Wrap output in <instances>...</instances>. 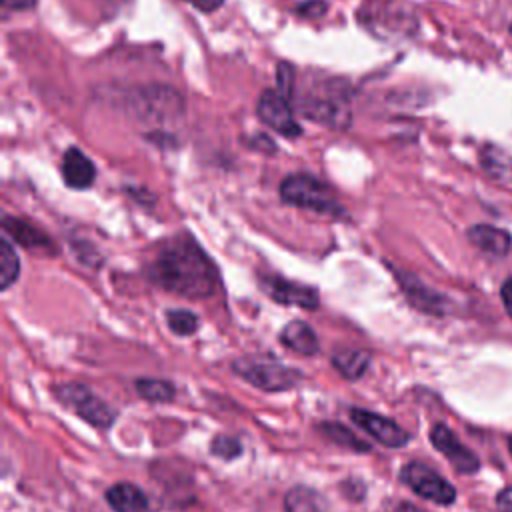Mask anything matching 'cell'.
Wrapping results in <instances>:
<instances>
[{
    "instance_id": "obj_1",
    "label": "cell",
    "mask_w": 512,
    "mask_h": 512,
    "mask_svg": "<svg viewBox=\"0 0 512 512\" xmlns=\"http://www.w3.org/2000/svg\"><path fill=\"white\" fill-rule=\"evenodd\" d=\"M154 284L182 296L208 298L218 286V270L188 234L168 240L148 268Z\"/></svg>"
},
{
    "instance_id": "obj_2",
    "label": "cell",
    "mask_w": 512,
    "mask_h": 512,
    "mask_svg": "<svg viewBox=\"0 0 512 512\" xmlns=\"http://www.w3.org/2000/svg\"><path fill=\"white\" fill-rule=\"evenodd\" d=\"M280 198H282V202H286L290 206L312 210L318 214L338 216L344 212L334 190L326 182H322L310 174L286 176L280 184Z\"/></svg>"
},
{
    "instance_id": "obj_3",
    "label": "cell",
    "mask_w": 512,
    "mask_h": 512,
    "mask_svg": "<svg viewBox=\"0 0 512 512\" xmlns=\"http://www.w3.org/2000/svg\"><path fill=\"white\" fill-rule=\"evenodd\" d=\"M232 370L248 384L266 392L290 390L304 378L298 368L282 364L276 358H240L232 362Z\"/></svg>"
},
{
    "instance_id": "obj_4",
    "label": "cell",
    "mask_w": 512,
    "mask_h": 512,
    "mask_svg": "<svg viewBox=\"0 0 512 512\" xmlns=\"http://www.w3.org/2000/svg\"><path fill=\"white\" fill-rule=\"evenodd\" d=\"M54 396L60 404L68 406L76 412L82 420L96 428H108L116 420V410L96 396L86 384L82 382H62L54 386Z\"/></svg>"
},
{
    "instance_id": "obj_5",
    "label": "cell",
    "mask_w": 512,
    "mask_h": 512,
    "mask_svg": "<svg viewBox=\"0 0 512 512\" xmlns=\"http://www.w3.org/2000/svg\"><path fill=\"white\" fill-rule=\"evenodd\" d=\"M400 480L420 498L440 506H450L456 500L454 486L436 470L422 462H408L400 470Z\"/></svg>"
},
{
    "instance_id": "obj_6",
    "label": "cell",
    "mask_w": 512,
    "mask_h": 512,
    "mask_svg": "<svg viewBox=\"0 0 512 512\" xmlns=\"http://www.w3.org/2000/svg\"><path fill=\"white\" fill-rule=\"evenodd\" d=\"M256 114L268 128H272L274 132H278L286 138H296L302 134L300 124H298L292 108L288 106V98L278 90L268 88L258 96Z\"/></svg>"
},
{
    "instance_id": "obj_7",
    "label": "cell",
    "mask_w": 512,
    "mask_h": 512,
    "mask_svg": "<svg viewBox=\"0 0 512 512\" xmlns=\"http://www.w3.org/2000/svg\"><path fill=\"white\" fill-rule=\"evenodd\" d=\"M260 288L268 298L284 306H300L306 310H314L320 304L318 292L312 286L286 280L278 274H260Z\"/></svg>"
},
{
    "instance_id": "obj_8",
    "label": "cell",
    "mask_w": 512,
    "mask_h": 512,
    "mask_svg": "<svg viewBox=\"0 0 512 512\" xmlns=\"http://www.w3.org/2000/svg\"><path fill=\"white\" fill-rule=\"evenodd\" d=\"M348 414H350V420L360 430H364L368 436H372L376 442L388 448H402L410 440V434L400 424H396L394 420L382 414H376L364 408H352Z\"/></svg>"
},
{
    "instance_id": "obj_9",
    "label": "cell",
    "mask_w": 512,
    "mask_h": 512,
    "mask_svg": "<svg viewBox=\"0 0 512 512\" xmlns=\"http://www.w3.org/2000/svg\"><path fill=\"white\" fill-rule=\"evenodd\" d=\"M430 442L440 454H444V458L452 464L456 472L474 474L480 468L476 454L468 450L446 424L438 422L430 428Z\"/></svg>"
},
{
    "instance_id": "obj_10",
    "label": "cell",
    "mask_w": 512,
    "mask_h": 512,
    "mask_svg": "<svg viewBox=\"0 0 512 512\" xmlns=\"http://www.w3.org/2000/svg\"><path fill=\"white\" fill-rule=\"evenodd\" d=\"M398 278V286L404 290L408 302L426 312V314H446L448 302L442 294L434 292L432 288H428L424 282H420V278L406 274V272H394Z\"/></svg>"
},
{
    "instance_id": "obj_11",
    "label": "cell",
    "mask_w": 512,
    "mask_h": 512,
    "mask_svg": "<svg viewBox=\"0 0 512 512\" xmlns=\"http://www.w3.org/2000/svg\"><path fill=\"white\" fill-rule=\"evenodd\" d=\"M4 236L12 238L16 244H20L26 250H34L40 254H56V244L36 226L30 222L16 218V216H4L2 218Z\"/></svg>"
},
{
    "instance_id": "obj_12",
    "label": "cell",
    "mask_w": 512,
    "mask_h": 512,
    "mask_svg": "<svg viewBox=\"0 0 512 512\" xmlns=\"http://www.w3.org/2000/svg\"><path fill=\"white\" fill-rule=\"evenodd\" d=\"M140 114L146 120H166L182 112V98L170 88H154V92H144L140 98Z\"/></svg>"
},
{
    "instance_id": "obj_13",
    "label": "cell",
    "mask_w": 512,
    "mask_h": 512,
    "mask_svg": "<svg viewBox=\"0 0 512 512\" xmlns=\"http://www.w3.org/2000/svg\"><path fill=\"white\" fill-rule=\"evenodd\" d=\"M302 114L314 122H322L332 128H346L350 124V112L348 106L342 100H330V98H308L306 102H300Z\"/></svg>"
},
{
    "instance_id": "obj_14",
    "label": "cell",
    "mask_w": 512,
    "mask_h": 512,
    "mask_svg": "<svg viewBox=\"0 0 512 512\" xmlns=\"http://www.w3.org/2000/svg\"><path fill=\"white\" fill-rule=\"evenodd\" d=\"M62 178L68 188L84 190L92 186L96 178V168L82 150L68 148L62 156Z\"/></svg>"
},
{
    "instance_id": "obj_15",
    "label": "cell",
    "mask_w": 512,
    "mask_h": 512,
    "mask_svg": "<svg viewBox=\"0 0 512 512\" xmlns=\"http://www.w3.org/2000/svg\"><path fill=\"white\" fill-rule=\"evenodd\" d=\"M106 500L114 512H152L148 496L132 482H118L106 490Z\"/></svg>"
},
{
    "instance_id": "obj_16",
    "label": "cell",
    "mask_w": 512,
    "mask_h": 512,
    "mask_svg": "<svg viewBox=\"0 0 512 512\" xmlns=\"http://www.w3.org/2000/svg\"><path fill=\"white\" fill-rule=\"evenodd\" d=\"M468 240L482 252H488L492 256H506L512 246V236L506 230L490 224L472 226L468 230Z\"/></svg>"
},
{
    "instance_id": "obj_17",
    "label": "cell",
    "mask_w": 512,
    "mask_h": 512,
    "mask_svg": "<svg viewBox=\"0 0 512 512\" xmlns=\"http://www.w3.org/2000/svg\"><path fill=\"white\" fill-rule=\"evenodd\" d=\"M280 342L290 348L296 354L302 356H312L318 352L320 344H318V336L316 332L310 328V324L302 322V320H292L288 322L282 330H280Z\"/></svg>"
},
{
    "instance_id": "obj_18",
    "label": "cell",
    "mask_w": 512,
    "mask_h": 512,
    "mask_svg": "<svg viewBox=\"0 0 512 512\" xmlns=\"http://www.w3.org/2000/svg\"><path fill=\"white\" fill-rule=\"evenodd\" d=\"M326 498L310 486H294L284 496V512H326Z\"/></svg>"
},
{
    "instance_id": "obj_19",
    "label": "cell",
    "mask_w": 512,
    "mask_h": 512,
    "mask_svg": "<svg viewBox=\"0 0 512 512\" xmlns=\"http://www.w3.org/2000/svg\"><path fill=\"white\" fill-rule=\"evenodd\" d=\"M332 366L346 378L358 380L370 366V354L360 348H346L332 354Z\"/></svg>"
},
{
    "instance_id": "obj_20",
    "label": "cell",
    "mask_w": 512,
    "mask_h": 512,
    "mask_svg": "<svg viewBox=\"0 0 512 512\" xmlns=\"http://www.w3.org/2000/svg\"><path fill=\"white\" fill-rule=\"evenodd\" d=\"M20 274V260L16 256V250L8 236H2L0 240V290L6 292Z\"/></svg>"
},
{
    "instance_id": "obj_21",
    "label": "cell",
    "mask_w": 512,
    "mask_h": 512,
    "mask_svg": "<svg viewBox=\"0 0 512 512\" xmlns=\"http://www.w3.org/2000/svg\"><path fill=\"white\" fill-rule=\"evenodd\" d=\"M318 430L332 442L348 448V450H354V452H368L370 450V444L360 440L352 430H348L346 426L338 424V422H322L318 426Z\"/></svg>"
},
{
    "instance_id": "obj_22",
    "label": "cell",
    "mask_w": 512,
    "mask_h": 512,
    "mask_svg": "<svg viewBox=\"0 0 512 512\" xmlns=\"http://www.w3.org/2000/svg\"><path fill=\"white\" fill-rule=\"evenodd\" d=\"M136 392L148 400V402H170L176 396L174 386L168 380H160V378H140L136 380Z\"/></svg>"
},
{
    "instance_id": "obj_23",
    "label": "cell",
    "mask_w": 512,
    "mask_h": 512,
    "mask_svg": "<svg viewBox=\"0 0 512 512\" xmlns=\"http://www.w3.org/2000/svg\"><path fill=\"white\" fill-rule=\"evenodd\" d=\"M166 324L176 336H190L198 330V316L186 308H168Z\"/></svg>"
},
{
    "instance_id": "obj_24",
    "label": "cell",
    "mask_w": 512,
    "mask_h": 512,
    "mask_svg": "<svg viewBox=\"0 0 512 512\" xmlns=\"http://www.w3.org/2000/svg\"><path fill=\"white\" fill-rule=\"evenodd\" d=\"M210 452L222 460H236L242 454V444L234 436L218 434V436H214V440L210 444Z\"/></svg>"
},
{
    "instance_id": "obj_25",
    "label": "cell",
    "mask_w": 512,
    "mask_h": 512,
    "mask_svg": "<svg viewBox=\"0 0 512 512\" xmlns=\"http://www.w3.org/2000/svg\"><path fill=\"white\" fill-rule=\"evenodd\" d=\"M496 508H498V512H512V486L504 488L496 496Z\"/></svg>"
},
{
    "instance_id": "obj_26",
    "label": "cell",
    "mask_w": 512,
    "mask_h": 512,
    "mask_svg": "<svg viewBox=\"0 0 512 512\" xmlns=\"http://www.w3.org/2000/svg\"><path fill=\"white\" fill-rule=\"evenodd\" d=\"M500 298H502V304H504L508 316L512 318V278H508V280L502 284V288H500Z\"/></svg>"
},
{
    "instance_id": "obj_27",
    "label": "cell",
    "mask_w": 512,
    "mask_h": 512,
    "mask_svg": "<svg viewBox=\"0 0 512 512\" xmlns=\"http://www.w3.org/2000/svg\"><path fill=\"white\" fill-rule=\"evenodd\" d=\"M186 2H190L200 12H214L224 4V0H186Z\"/></svg>"
},
{
    "instance_id": "obj_28",
    "label": "cell",
    "mask_w": 512,
    "mask_h": 512,
    "mask_svg": "<svg viewBox=\"0 0 512 512\" xmlns=\"http://www.w3.org/2000/svg\"><path fill=\"white\" fill-rule=\"evenodd\" d=\"M324 10H326V4L320 0H312L306 6H302V12L308 16H320Z\"/></svg>"
},
{
    "instance_id": "obj_29",
    "label": "cell",
    "mask_w": 512,
    "mask_h": 512,
    "mask_svg": "<svg viewBox=\"0 0 512 512\" xmlns=\"http://www.w3.org/2000/svg\"><path fill=\"white\" fill-rule=\"evenodd\" d=\"M34 2H36V0H4V6L22 10V8H30Z\"/></svg>"
},
{
    "instance_id": "obj_30",
    "label": "cell",
    "mask_w": 512,
    "mask_h": 512,
    "mask_svg": "<svg viewBox=\"0 0 512 512\" xmlns=\"http://www.w3.org/2000/svg\"><path fill=\"white\" fill-rule=\"evenodd\" d=\"M392 512H424V510L414 506V504H410V502H400Z\"/></svg>"
},
{
    "instance_id": "obj_31",
    "label": "cell",
    "mask_w": 512,
    "mask_h": 512,
    "mask_svg": "<svg viewBox=\"0 0 512 512\" xmlns=\"http://www.w3.org/2000/svg\"><path fill=\"white\" fill-rule=\"evenodd\" d=\"M508 452H510V456H512V436L508 438Z\"/></svg>"
},
{
    "instance_id": "obj_32",
    "label": "cell",
    "mask_w": 512,
    "mask_h": 512,
    "mask_svg": "<svg viewBox=\"0 0 512 512\" xmlns=\"http://www.w3.org/2000/svg\"><path fill=\"white\" fill-rule=\"evenodd\" d=\"M510 32H512V26H510Z\"/></svg>"
}]
</instances>
